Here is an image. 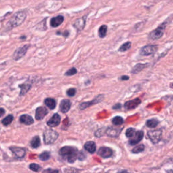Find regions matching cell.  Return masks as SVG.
Masks as SVG:
<instances>
[{"label":"cell","mask_w":173,"mask_h":173,"mask_svg":"<svg viewBox=\"0 0 173 173\" xmlns=\"http://www.w3.org/2000/svg\"><path fill=\"white\" fill-rule=\"evenodd\" d=\"M131 47V41H127L125 43H123L118 49V52H125L128 51L129 49Z\"/></svg>","instance_id":"83f0119b"},{"label":"cell","mask_w":173,"mask_h":173,"mask_svg":"<svg viewBox=\"0 0 173 173\" xmlns=\"http://www.w3.org/2000/svg\"><path fill=\"white\" fill-rule=\"evenodd\" d=\"M159 120L156 118H152L146 121V126L149 128H155L159 124Z\"/></svg>","instance_id":"d4e9b609"},{"label":"cell","mask_w":173,"mask_h":173,"mask_svg":"<svg viewBox=\"0 0 173 173\" xmlns=\"http://www.w3.org/2000/svg\"><path fill=\"white\" fill-rule=\"evenodd\" d=\"M31 86H32V85L28 83H23L19 85V87L20 88V96H24V95L31 89Z\"/></svg>","instance_id":"603a6c76"},{"label":"cell","mask_w":173,"mask_h":173,"mask_svg":"<svg viewBox=\"0 0 173 173\" xmlns=\"http://www.w3.org/2000/svg\"><path fill=\"white\" fill-rule=\"evenodd\" d=\"M44 104L51 110L54 109L55 107H56V101L53 98H52V97H47V98L45 99Z\"/></svg>","instance_id":"44dd1931"},{"label":"cell","mask_w":173,"mask_h":173,"mask_svg":"<svg viewBox=\"0 0 173 173\" xmlns=\"http://www.w3.org/2000/svg\"><path fill=\"white\" fill-rule=\"evenodd\" d=\"M26 14L24 11L18 12L14 15L12 17V18L9 20L8 23L9 29H12L13 28L17 27L20 26L21 24L23 23V22L26 19Z\"/></svg>","instance_id":"7a4b0ae2"},{"label":"cell","mask_w":173,"mask_h":173,"mask_svg":"<svg viewBox=\"0 0 173 173\" xmlns=\"http://www.w3.org/2000/svg\"><path fill=\"white\" fill-rule=\"evenodd\" d=\"M43 172H59V170H52V169H47V170H43Z\"/></svg>","instance_id":"ab89813d"},{"label":"cell","mask_w":173,"mask_h":173,"mask_svg":"<svg viewBox=\"0 0 173 173\" xmlns=\"http://www.w3.org/2000/svg\"><path fill=\"white\" fill-rule=\"evenodd\" d=\"M122 107V104L120 103H117L114 106H112V109H120Z\"/></svg>","instance_id":"74e56055"},{"label":"cell","mask_w":173,"mask_h":173,"mask_svg":"<svg viewBox=\"0 0 173 173\" xmlns=\"http://www.w3.org/2000/svg\"><path fill=\"white\" fill-rule=\"evenodd\" d=\"M29 169H30V170H32V171L37 172L40 171L41 169V167L37 164H35V163H32V164H31L30 165H29Z\"/></svg>","instance_id":"1f68e13d"},{"label":"cell","mask_w":173,"mask_h":173,"mask_svg":"<svg viewBox=\"0 0 173 173\" xmlns=\"http://www.w3.org/2000/svg\"><path fill=\"white\" fill-rule=\"evenodd\" d=\"M14 120V116L12 115V114H9V115L7 116L6 118H4L3 119V120L1 121V123L3 124L4 126H8L9 125L12 123V121Z\"/></svg>","instance_id":"f546056e"},{"label":"cell","mask_w":173,"mask_h":173,"mask_svg":"<svg viewBox=\"0 0 173 173\" xmlns=\"http://www.w3.org/2000/svg\"><path fill=\"white\" fill-rule=\"evenodd\" d=\"M148 64H142V63H139V64H137L133 68L131 72L132 74H138L139 72H140L141 71H142L143 69H145V68L148 66Z\"/></svg>","instance_id":"7402d4cb"},{"label":"cell","mask_w":173,"mask_h":173,"mask_svg":"<svg viewBox=\"0 0 173 173\" xmlns=\"http://www.w3.org/2000/svg\"><path fill=\"white\" fill-rule=\"evenodd\" d=\"M141 104V100L139 98H135L132 100H129L126 101L124 104V108L126 110H132L137 108V107Z\"/></svg>","instance_id":"30bf717a"},{"label":"cell","mask_w":173,"mask_h":173,"mask_svg":"<svg viewBox=\"0 0 173 173\" xmlns=\"http://www.w3.org/2000/svg\"><path fill=\"white\" fill-rule=\"evenodd\" d=\"M85 150L90 153H94L96 152V144L93 141H87L84 145Z\"/></svg>","instance_id":"ac0fdd59"},{"label":"cell","mask_w":173,"mask_h":173,"mask_svg":"<svg viewBox=\"0 0 173 173\" xmlns=\"http://www.w3.org/2000/svg\"><path fill=\"white\" fill-rule=\"evenodd\" d=\"M9 150L12 151V152L13 153V154L15 155V157L16 158H18V159L24 158L26 155V150L23 147H15V146H13V147H9Z\"/></svg>","instance_id":"7c38bea8"},{"label":"cell","mask_w":173,"mask_h":173,"mask_svg":"<svg viewBox=\"0 0 173 173\" xmlns=\"http://www.w3.org/2000/svg\"><path fill=\"white\" fill-rule=\"evenodd\" d=\"M64 16L62 15L53 17L50 20V25L53 28H56L58 26H59L60 24H62V23L64 22Z\"/></svg>","instance_id":"e0dca14e"},{"label":"cell","mask_w":173,"mask_h":173,"mask_svg":"<svg viewBox=\"0 0 173 173\" xmlns=\"http://www.w3.org/2000/svg\"><path fill=\"white\" fill-rule=\"evenodd\" d=\"M77 73V70L76 68L73 67L71 69H69V70H67V72H65L64 75L65 76H73V75L76 74Z\"/></svg>","instance_id":"d6a6232c"},{"label":"cell","mask_w":173,"mask_h":173,"mask_svg":"<svg viewBox=\"0 0 173 173\" xmlns=\"http://www.w3.org/2000/svg\"><path fill=\"white\" fill-rule=\"evenodd\" d=\"M41 145V139L40 137L38 135H36L34 137L32 140L31 141V146L33 149H36Z\"/></svg>","instance_id":"cb8c5ba5"},{"label":"cell","mask_w":173,"mask_h":173,"mask_svg":"<svg viewBox=\"0 0 173 173\" xmlns=\"http://www.w3.org/2000/svg\"><path fill=\"white\" fill-rule=\"evenodd\" d=\"M143 136H144V132L143 131H137L136 130L135 133L134 135L129 138V144L131 145H135L138 144L140 141L143 139Z\"/></svg>","instance_id":"9c48e42d"},{"label":"cell","mask_w":173,"mask_h":173,"mask_svg":"<svg viewBox=\"0 0 173 173\" xmlns=\"http://www.w3.org/2000/svg\"><path fill=\"white\" fill-rule=\"evenodd\" d=\"M136 131V129L134 128H128L127 130L126 131V137L127 138H131L132 136L135 134Z\"/></svg>","instance_id":"836d02e7"},{"label":"cell","mask_w":173,"mask_h":173,"mask_svg":"<svg viewBox=\"0 0 173 173\" xmlns=\"http://www.w3.org/2000/svg\"><path fill=\"white\" fill-rule=\"evenodd\" d=\"M59 137V134L52 128L45 129L43 134V141L46 145L53 144Z\"/></svg>","instance_id":"3957f363"},{"label":"cell","mask_w":173,"mask_h":173,"mask_svg":"<svg viewBox=\"0 0 173 173\" xmlns=\"http://www.w3.org/2000/svg\"><path fill=\"white\" fill-rule=\"evenodd\" d=\"M104 98V95H99V96H96L95 98L91 101H87V102H82V103L80 104L79 106V108L81 109V110H84L87 108H89L91 106H94V105L97 104L103 100Z\"/></svg>","instance_id":"8992f818"},{"label":"cell","mask_w":173,"mask_h":173,"mask_svg":"<svg viewBox=\"0 0 173 173\" xmlns=\"http://www.w3.org/2000/svg\"><path fill=\"white\" fill-rule=\"evenodd\" d=\"M5 114V109L4 108H0V118Z\"/></svg>","instance_id":"60d3db41"},{"label":"cell","mask_w":173,"mask_h":173,"mask_svg":"<svg viewBox=\"0 0 173 173\" xmlns=\"http://www.w3.org/2000/svg\"><path fill=\"white\" fill-rule=\"evenodd\" d=\"M59 154L69 163H74L77 160L82 161L86 158V155L82 151H79L77 147L72 146H64L59 150Z\"/></svg>","instance_id":"6da1fadb"},{"label":"cell","mask_w":173,"mask_h":173,"mask_svg":"<svg viewBox=\"0 0 173 173\" xmlns=\"http://www.w3.org/2000/svg\"><path fill=\"white\" fill-rule=\"evenodd\" d=\"M48 114V109L43 106L38 107L35 111V118L37 120H42L43 118L47 116Z\"/></svg>","instance_id":"9a60e30c"},{"label":"cell","mask_w":173,"mask_h":173,"mask_svg":"<svg viewBox=\"0 0 173 173\" xmlns=\"http://www.w3.org/2000/svg\"><path fill=\"white\" fill-rule=\"evenodd\" d=\"M166 26V23H164L160 24L157 28H155V30L152 31V32L150 33L149 38L152 40H157L159 39L162 37L164 35Z\"/></svg>","instance_id":"277c9868"},{"label":"cell","mask_w":173,"mask_h":173,"mask_svg":"<svg viewBox=\"0 0 173 173\" xmlns=\"http://www.w3.org/2000/svg\"><path fill=\"white\" fill-rule=\"evenodd\" d=\"M29 47H30L29 45H24L23 46H22V47H20L17 49L15 51V52L14 53L13 59L17 61L21 59L22 58H23L24 55H25L26 52H27Z\"/></svg>","instance_id":"ba28073f"},{"label":"cell","mask_w":173,"mask_h":173,"mask_svg":"<svg viewBox=\"0 0 173 173\" xmlns=\"http://www.w3.org/2000/svg\"><path fill=\"white\" fill-rule=\"evenodd\" d=\"M129 79H130V78H129L128 76H126V75H123V76H121L119 78V79L121 80V81H128Z\"/></svg>","instance_id":"f35d334b"},{"label":"cell","mask_w":173,"mask_h":173,"mask_svg":"<svg viewBox=\"0 0 173 173\" xmlns=\"http://www.w3.org/2000/svg\"><path fill=\"white\" fill-rule=\"evenodd\" d=\"M97 154L103 158H109L112 156L113 150L110 147L103 146V147H99L97 151Z\"/></svg>","instance_id":"8fae6325"},{"label":"cell","mask_w":173,"mask_h":173,"mask_svg":"<svg viewBox=\"0 0 173 173\" xmlns=\"http://www.w3.org/2000/svg\"><path fill=\"white\" fill-rule=\"evenodd\" d=\"M51 157V153L48 151H45L43 153H41L39 156V158L41 160V161H47L50 159Z\"/></svg>","instance_id":"f1b7e54d"},{"label":"cell","mask_w":173,"mask_h":173,"mask_svg":"<svg viewBox=\"0 0 173 173\" xmlns=\"http://www.w3.org/2000/svg\"><path fill=\"white\" fill-rule=\"evenodd\" d=\"M145 150V146L143 144L139 145L137 146H135V147L132 150V153H139L141 152H143Z\"/></svg>","instance_id":"4dcf8cb0"},{"label":"cell","mask_w":173,"mask_h":173,"mask_svg":"<svg viewBox=\"0 0 173 173\" xmlns=\"http://www.w3.org/2000/svg\"><path fill=\"white\" fill-rule=\"evenodd\" d=\"M108 31V26L106 25H102L99 28L98 35L100 38H104L107 34Z\"/></svg>","instance_id":"4316f807"},{"label":"cell","mask_w":173,"mask_h":173,"mask_svg":"<svg viewBox=\"0 0 173 173\" xmlns=\"http://www.w3.org/2000/svg\"><path fill=\"white\" fill-rule=\"evenodd\" d=\"M57 35H61L64 36V37H68L69 35V32L68 31H66L65 32H64L63 33H62L61 32H57Z\"/></svg>","instance_id":"8d00e7d4"},{"label":"cell","mask_w":173,"mask_h":173,"mask_svg":"<svg viewBox=\"0 0 173 173\" xmlns=\"http://www.w3.org/2000/svg\"><path fill=\"white\" fill-rule=\"evenodd\" d=\"M162 130L158 129V130H150L147 132V137L153 144H157L162 139Z\"/></svg>","instance_id":"5b68a950"},{"label":"cell","mask_w":173,"mask_h":173,"mask_svg":"<svg viewBox=\"0 0 173 173\" xmlns=\"http://www.w3.org/2000/svg\"><path fill=\"white\" fill-rule=\"evenodd\" d=\"M66 94L67 96L69 97L74 96V95L76 94V89L74 88H70L69 89H68L66 91Z\"/></svg>","instance_id":"d590c367"},{"label":"cell","mask_w":173,"mask_h":173,"mask_svg":"<svg viewBox=\"0 0 173 173\" xmlns=\"http://www.w3.org/2000/svg\"><path fill=\"white\" fill-rule=\"evenodd\" d=\"M122 130H123V128H116L112 127V126H109V127L106 128L105 133L109 137L115 138L118 137Z\"/></svg>","instance_id":"4fadbf2b"},{"label":"cell","mask_w":173,"mask_h":173,"mask_svg":"<svg viewBox=\"0 0 173 173\" xmlns=\"http://www.w3.org/2000/svg\"><path fill=\"white\" fill-rule=\"evenodd\" d=\"M158 46L157 45H147L143 47L140 50V54L143 56H148L157 52Z\"/></svg>","instance_id":"52a82bcc"},{"label":"cell","mask_w":173,"mask_h":173,"mask_svg":"<svg viewBox=\"0 0 173 173\" xmlns=\"http://www.w3.org/2000/svg\"><path fill=\"white\" fill-rule=\"evenodd\" d=\"M85 17L77 19V20L74 22V23L73 24L74 27L75 28H77L78 31H81L84 28L85 26V22H86L85 21Z\"/></svg>","instance_id":"ffe728a7"},{"label":"cell","mask_w":173,"mask_h":173,"mask_svg":"<svg viewBox=\"0 0 173 173\" xmlns=\"http://www.w3.org/2000/svg\"><path fill=\"white\" fill-rule=\"evenodd\" d=\"M61 117L59 114L55 113L53 114L50 120L47 122V125L50 127H56L60 124Z\"/></svg>","instance_id":"5bb4252c"},{"label":"cell","mask_w":173,"mask_h":173,"mask_svg":"<svg viewBox=\"0 0 173 173\" xmlns=\"http://www.w3.org/2000/svg\"><path fill=\"white\" fill-rule=\"evenodd\" d=\"M112 123L113 125L115 126H120L124 123V119L123 117H121L120 116H116L112 118Z\"/></svg>","instance_id":"484cf974"},{"label":"cell","mask_w":173,"mask_h":173,"mask_svg":"<svg viewBox=\"0 0 173 173\" xmlns=\"http://www.w3.org/2000/svg\"><path fill=\"white\" fill-rule=\"evenodd\" d=\"M105 131H106V130H104V128H101L95 133V135H96V137H101L105 133Z\"/></svg>","instance_id":"e575fe53"},{"label":"cell","mask_w":173,"mask_h":173,"mask_svg":"<svg viewBox=\"0 0 173 173\" xmlns=\"http://www.w3.org/2000/svg\"><path fill=\"white\" fill-rule=\"evenodd\" d=\"M20 122L25 125H31L34 123L33 117L28 114H23L20 117Z\"/></svg>","instance_id":"d6986e66"},{"label":"cell","mask_w":173,"mask_h":173,"mask_svg":"<svg viewBox=\"0 0 173 173\" xmlns=\"http://www.w3.org/2000/svg\"><path fill=\"white\" fill-rule=\"evenodd\" d=\"M70 107H71V102L69 99H65L61 101L60 104V111L62 113H66L70 110Z\"/></svg>","instance_id":"2e32d148"}]
</instances>
